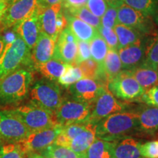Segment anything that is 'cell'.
<instances>
[{"label":"cell","mask_w":158,"mask_h":158,"mask_svg":"<svg viewBox=\"0 0 158 158\" xmlns=\"http://www.w3.org/2000/svg\"><path fill=\"white\" fill-rule=\"evenodd\" d=\"M138 134V113L135 110L114 114L97 124L96 137L107 141H116Z\"/></svg>","instance_id":"obj_1"},{"label":"cell","mask_w":158,"mask_h":158,"mask_svg":"<svg viewBox=\"0 0 158 158\" xmlns=\"http://www.w3.org/2000/svg\"><path fill=\"white\" fill-rule=\"evenodd\" d=\"M33 81L31 71L20 68L0 81V105L17 106L29 95Z\"/></svg>","instance_id":"obj_2"},{"label":"cell","mask_w":158,"mask_h":158,"mask_svg":"<svg viewBox=\"0 0 158 158\" xmlns=\"http://www.w3.org/2000/svg\"><path fill=\"white\" fill-rule=\"evenodd\" d=\"M28 96L30 103L54 114L63 99L59 84L46 78L37 81L31 85Z\"/></svg>","instance_id":"obj_3"},{"label":"cell","mask_w":158,"mask_h":158,"mask_svg":"<svg viewBox=\"0 0 158 158\" xmlns=\"http://www.w3.org/2000/svg\"><path fill=\"white\" fill-rule=\"evenodd\" d=\"M31 50L21 37L15 35L7 43L0 56V81L23 65L31 63Z\"/></svg>","instance_id":"obj_4"},{"label":"cell","mask_w":158,"mask_h":158,"mask_svg":"<svg viewBox=\"0 0 158 158\" xmlns=\"http://www.w3.org/2000/svg\"><path fill=\"white\" fill-rule=\"evenodd\" d=\"M30 133L58 125L56 116L29 102L10 108Z\"/></svg>","instance_id":"obj_5"},{"label":"cell","mask_w":158,"mask_h":158,"mask_svg":"<svg viewBox=\"0 0 158 158\" xmlns=\"http://www.w3.org/2000/svg\"><path fill=\"white\" fill-rule=\"evenodd\" d=\"M93 107L73 98H63L55 116L57 122L61 126L76 123H88L90 122Z\"/></svg>","instance_id":"obj_6"},{"label":"cell","mask_w":158,"mask_h":158,"mask_svg":"<svg viewBox=\"0 0 158 158\" xmlns=\"http://www.w3.org/2000/svg\"><path fill=\"white\" fill-rule=\"evenodd\" d=\"M37 13L40 32L56 41L60 33L68 27L62 2L45 7L37 6Z\"/></svg>","instance_id":"obj_7"},{"label":"cell","mask_w":158,"mask_h":158,"mask_svg":"<svg viewBox=\"0 0 158 158\" xmlns=\"http://www.w3.org/2000/svg\"><path fill=\"white\" fill-rule=\"evenodd\" d=\"M108 90L116 98L124 101H136L141 100L146 92L129 70H122L108 84Z\"/></svg>","instance_id":"obj_8"},{"label":"cell","mask_w":158,"mask_h":158,"mask_svg":"<svg viewBox=\"0 0 158 158\" xmlns=\"http://www.w3.org/2000/svg\"><path fill=\"white\" fill-rule=\"evenodd\" d=\"M29 133L10 108H0V144L18 143Z\"/></svg>","instance_id":"obj_9"},{"label":"cell","mask_w":158,"mask_h":158,"mask_svg":"<svg viewBox=\"0 0 158 158\" xmlns=\"http://www.w3.org/2000/svg\"><path fill=\"white\" fill-rule=\"evenodd\" d=\"M60 124L55 127L39 131L31 132L18 144L26 155L32 153H40L54 143L57 135L62 131Z\"/></svg>","instance_id":"obj_10"},{"label":"cell","mask_w":158,"mask_h":158,"mask_svg":"<svg viewBox=\"0 0 158 158\" xmlns=\"http://www.w3.org/2000/svg\"><path fill=\"white\" fill-rule=\"evenodd\" d=\"M117 23L135 29L141 35H151L154 33L151 17L143 14L124 3L117 9Z\"/></svg>","instance_id":"obj_11"},{"label":"cell","mask_w":158,"mask_h":158,"mask_svg":"<svg viewBox=\"0 0 158 158\" xmlns=\"http://www.w3.org/2000/svg\"><path fill=\"white\" fill-rule=\"evenodd\" d=\"M127 107V104L118 101L106 88L94 102L90 121L98 123L100 120L112 114L124 111Z\"/></svg>","instance_id":"obj_12"},{"label":"cell","mask_w":158,"mask_h":158,"mask_svg":"<svg viewBox=\"0 0 158 158\" xmlns=\"http://www.w3.org/2000/svg\"><path fill=\"white\" fill-rule=\"evenodd\" d=\"M37 0H17L9 5L1 25L3 29L13 28L23 20L30 17L37 10Z\"/></svg>","instance_id":"obj_13"},{"label":"cell","mask_w":158,"mask_h":158,"mask_svg":"<svg viewBox=\"0 0 158 158\" xmlns=\"http://www.w3.org/2000/svg\"><path fill=\"white\" fill-rule=\"evenodd\" d=\"M68 88L72 98L94 106L97 99L108 87L97 80L82 78Z\"/></svg>","instance_id":"obj_14"},{"label":"cell","mask_w":158,"mask_h":158,"mask_svg":"<svg viewBox=\"0 0 158 158\" xmlns=\"http://www.w3.org/2000/svg\"><path fill=\"white\" fill-rule=\"evenodd\" d=\"M77 42L78 40L67 27L59 35L53 58L65 64L74 65L77 54Z\"/></svg>","instance_id":"obj_15"},{"label":"cell","mask_w":158,"mask_h":158,"mask_svg":"<svg viewBox=\"0 0 158 158\" xmlns=\"http://www.w3.org/2000/svg\"><path fill=\"white\" fill-rule=\"evenodd\" d=\"M147 41L143 37H141L135 43L118 49L122 70H130L143 63Z\"/></svg>","instance_id":"obj_16"},{"label":"cell","mask_w":158,"mask_h":158,"mask_svg":"<svg viewBox=\"0 0 158 158\" xmlns=\"http://www.w3.org/2000/svg\"><path fill=\"white\" fill-rule=\"evenodd\" d=\"M13 30L15 35L21 37L27 47L32 50L40 35L37 9L30 17L13 27Z\"/></svg>","instance_id":"obj_17"},{"label":"cell","mask_w":158,"mask_h":158,"mask_svg":"<svg viewBox=\"0 0 158 158\" xmlns=\"http://www.w3.org/2000/svg\"><path fill=\"white\" fill-rule=\"evenodd\" d=\"M138 113V134L154 135L158 130V108L148 105L140 106Z\"/></svg>","instance_id":"obj_18"},{"label":"cell","mask_w":158,"mask_h":158,"mask_svg":"<svg viewBox=\"0 0 158 158\" xmlns=\"http://www.w3.org/2000/svg\"><path fill=\"white\" fill-rule=\"evenodd\" d=\"M56 41L40 32L36 44L31 51V63L33 67L42 64L53 58Z\"/></svg>","instance_id":"obj_19"},{"label":"cell","mask_w":158,"mask_h":158,"mask_svg":"<svg viewBox=\"0 0 158 158\" xmlns=\"http://www.w3.org/2000/svg\"><path fill=\"white\" fill-rule=\"evenodd\" d=\"M97 124L98 123L92 121L88 122L84 131L71 141L69 149L84 157L86 152L96 138Z\"/></svg>","instance_id":"obj_20"},{"label":"cell","mask_w":158,"mask_h":158,"mask_svg":"<svg viewBox=\"0 0 158 158\" xmlns=\"http://www.w3.org/2000/svg\"><path fill=\"white\" fill-rule=\"evenodd\" d=\"M64 13L68 20V27L78 40L89 43L94 37L99 35L98 29L94 28L78 18L73 16L64 12Z\"/></svg>","instance_id":"obj_21"},{"label":"cell","mask_w":158,"mask_h":158,"mask_svg":"<svg viewBox=\"0 0 158 158\" xmlns=\"http://www.w3.org/2000/svg\"><path fill=\"white\" fill-rule=\"evenodd\" d=\"M141 142L133 137H125L114 141L115 158H143L141 155Z\"/></svg>","instance_id":"obj_22"},{"label":"cell","mask_w":158,"mask_h":158,"mask_svg":"<svg viewBox=\"0 0 158 158\" xmlns=\"http://www.w3.org/2000/svg\"><path fill=\"white\" fill-rule=\"evenodd\" d=\"M129 71L145 91L158 84V71L157 69L141 64Z\"/></svg>","instance_id":"obj_23"},{"label":"cell","mask_w":158,"mask_h":158,"mask_svg":"<svg viewBox=\"0 0 158 158\" xmlns=\"http://www.w3.org/2000/svg\"><path fill=\"white\" fill-rule=\"evenodd\" d=\"M102 74L108 80H110L120 73L122 71V62L118 56V51L108 48V53L105 57L103 62L100 64Z\"/></svg>","instance_id":"obj_24"},{"label":"cell","mask_w":158,"mask_h":158,"mask_svg":"<svg viewBox=\"0 0 158 158\" xmlns=\"http://www.w3.org/2000/svg\"><path fill=\"white\" fill-rule=\"evenodd\" d=\"M84 158H115L114 141H107L97 138L86 152Z\"/></svg>","instance_id":"obj_25"},{"label":"cell","mask_w":158,"mask_h":158,"mask_svg":"<svg viewBox=\"0 0 158 158\" xmlns=\"http://www.w3.org/2000/svg\"><path fill=\"white\" fill-rule=\"evenodd\" d=\"M68 65V64H65L62 61L52 58L45 63L34 67V68L45 78L55 81L62 76Z\"/></svg>","instance_id":"obj_26"},{"label":"cell","mask_w":158,"mask_h":158,"mask_svg":"<svg viewBox=\"0 0 158 158\" xmlns=\"http://www.w3.org/2000/svg\"><path fill=\"white\" fill-rule=\"evenodd\" d=\"M114 30L118 38V49L127 46L141 37V34L138 31L120 23L115 26Z\"/></svg>","instance_id":"obj_27"},{"label":"cell","mask_w":158,"mask_h":158,"mask_svg":"<svg viewBox=\"0 0 158 158\" xmlns=\"http://www.w3.org/2000/svg\"><path fill=\"white\" fill-rule=\"evenodd\" d=\"M142 64L155 69L158 68V32H155L152 38L147 41L145 56Z\"/></svg>","instance_id":"obj_28"},{"label":"cell","mask_w":158,"mask_h":158,"mask_svg":"<svg viewBox=\"0 0 158 158\" xmlns=\"http://www.w3.org/2000/svg\"><path fill=\"white\" fill-rule=\"evenodd\" d=\"M63 11L64 13L73 15V16L78 18V19L84 21V22L88 23V24L92 26L95 29H98L101 26V20H100V18L92 14L86 6H82V7H77V8L74 9L67 10H64Z\"/></svg>","instance_id":"obj_29"},{"label":"cell","mask_w":158,"mask_h":158,"mask_svg":"<svg viewBox=\"0 0 158 158\" xmlns=\"http://www.w3.org/2000/svg\"><path fill=\"white\" fill-rule=\"evenodd\" d=\"M123 3L150 17H153L158 7V0H123Z\"/></svg>","instance_id":"obj_30"},{"label":"cell","mask_w":158,"mask_h":158,"mask_svg":"<svg viewBox=\"0 0 158 158\" xmlns=\"http://www.w3.org/2000/svg\"><path fill=\"white\" fill-rule=\"evenodd\" d=\"M39 154L47 158H84L67 147L53 143Z\"/></svg>","instance_id":"obj_31"},{"label":"cell","mask_w":158,"mask_h":158,"mask_svg":"<svg viewBox=\"0 0 158 158\" xmlns=\"http://www.w3.org/2000/svg\"><path fill=\"white\" fill-rule=\"evenodd\" d=\"M89 46L92 59L99 64H101L108 51V47L106 41L99 35L89 42Z\"/></svg>","instance_id":"obj_32"},{"label":"cell","mask_w":158,"mask_h":158,"mask_svg":"<svg viewBox=\"0 0 158 158\" xmlns=\"http://www.w3.org/2000/svg\"><path fill=\"white\" fill-rule=\"evenodd\" d=\"M82 78L84 76L80 68L77 65L68 64L62 76L58 79V83L65 87H68Z\"/></svg>","instance_id":"obj_33"},{"label":"cell","mask_w":158,"mask_h":158,"mask_svg":"<svg viewBox=\"0 0 158 158\" xmlns=\"http://www.w3.org/2000/svg\"><path fill=\"white\" fill-rule=\"evenodd\" d=\"M77 66H78L81 70L84 78L98 80L102 73L100 64L92 58L84 61Z\"/></svg>","instance_id":"obj_34"},{"label":"cell","mask_w":158,"mask_h":158,"mask_svg":"<svg viewBox=\"0 0 158 158\" xmlns=\"http://www.w3.org/2000/svg\"><path fill=\"white\" fill-rule=\"evenodd\" d=\"M17 143L2 144L0 147V158H26Z\"/></svg>","instance_id":"obj_35"},{"label":"cell","mask_w":158,"mask_h":158,"mask_svg":"<svg viewBox=\"0 0 158 158\" xmlns=\"http://www.w3.org/2000/svg\"><path fill=\"white\" fill-rule=\"evenodd\" d=\"M98 30L99 35L106 41L108 48L118 50V38L114 29H106L100 26Z\"/></svg>","instance_id":"obj_36"},{"label":"cell","mask_w":158,"mask_h":158,"mask_svg":"<svg viewBox=\"0 0 158 158\" xmlns=\"http://www.w3.org/2000/svg\"><path fill=\"white\" fill-rule=\"evenodd\" d=\"M101 26L106 29H114L117 24V8L108 6L101 18Z\"/></svg>","instance_id":"obj_37"},{"label":"cell","mask_w":158,"mask_h":158,"mask_svg":"<svg viewBox=\"0 0 158 158\" xmlns=\"http://www.w3.org/2000/svg\"><path fill=\"white\" fill-rule=\"evenodd\" d=\"M85 6L92 14L100 19L102 17L108 7L105 0H87Z\"/></svg>","instance_id":"obj_38"},{"label":"cell","mask_w":158,"mask_h":158,"mask_svg":"<svg viewBox=\"0 0 158 158\" xmlns=\"http://www.w3.org/2000/svg\"><path fill=\"white\" fill-rule=\"evenodd\" d=\"M92 58L91 57L89 43L78 40L77 42V54L74 65H78L85 60Z\"/></svg>","instance_id":"obj_39"},{"label":"cell","mask_w":158,"mask_h":158,"mask_svg":"<svg viewBox=\"0 0 158 158\" xmlns=\"http://www.w3.org/2000/svg\"><path fill=\"white\" fill-rule=\"evenodd\" d=\"M141 152L143 158H158V139L141 144Z\"/></svg>","instance_id":"obj_40"},{"label":"cell","mask_w":158,"mask_h":158,"mask_svg":"<svg viewBox=\"0 0 158 158\" xmlns=\"http://www.w3.org/2000/svg\"><path fill=\"white\" fill-rule=\"evenodd\" d=\"M87 124L88 123H76L62 126V133L66 135L72 141L75 137L84 131Z\"/></svg>","instance_id":"obj_41"},{"label":"cell","mask_w":158,"mask_h":158,"mask_svg":"<svg viewBox=\"0 0 158 158\" xmlns=\"http://www.w3.org/2000/svg\"><path fill=\"white\" fill-rule=\"evenodd\" d=\"M141 100L146 105L158 108V84L146 91Z\"/></svg>","instance_id":"obj_42"},{"label":"cell","mask_w":158,"mask_h":158,"mask_svg":"<svg viewBox=\"0 0 158 158\" xmlns=\"http://www.w3.org/2000/svg\"><path fill=\"white\" fill-rule=\"evenodd\" d=\"M86 2L87 0H62V6L67 10L85 6Z\"/></svg>","instance_id":"obj_43"},{"label":"cell","mask_w":158,"mask_h":158,"mask_svg":"<svg viewBox=\"0 0 158 158\" xmlns=\"http://www.w3.org/2000/svg\"><path fill=\"white\" fill-rule=\"evenodd\" d=\"M70 142L71 140L70 138H69L66 135H64V133H62V131H61V133L57 135L54 143L56 144L57 146H60V147L68 148L69 146H70Z\"/></svg>","instance_id":"obj_44"},{"label":"cell","mask_w":158,"mask_h":158,"mask_svg":"<svg viewBox=\"0 0 158 158\" xmlns=\"http://www.w3.org/2000/svg\"><path fill=\"white\" fill-rule=\"evenodd\" d=\"M37 2H38L39 7H45L61 3L62 0H37Z\"/></svg>","instance_id":"obj_45"},{"label":"cell","mask_w":158,"mask_h":158,"mask_svg":"<svg viewBox=\"0 0 158 158\" xmlns=\"http://www.w3.org/2000/svg\"><path fill=\"white\" fill-rule=\"evenodd\" d=\"M10 5V4L7 2H0V24H1L5 12L8 8Z\"/></svg>","instance_id":"obj_46"},{"label":"cell","mask_w":158,"mask_h":158,"mask_svg":"<svg viewBox=\"0 0 158 158\" xmlns=\"http://www.w3.org/2000/svg\"><path fill=\"white\" fill-rule=\"evenodd\" d=\"M105 2L109 7H113L117 9L122 4H123V0H105Z\"/></svg>","instance_id":"obj_47"},{"label":"cell","mask_w":158,"mask_h":158,"mask_svg":"<svg viewBox=\"0 0 158 158\" xmlns=\"http://www.w3.org/2000/svg\"><path fill=\"white\" fill-rule=\"evenodd\" d=\"M7 43H6L5 39L4 38L2 35L1 34V31H0V56L2 54L4 49L5 48V45Z\"/></svg>","instance_id":"obj_48"},{"label":"cell","mask_w":158,"mask_h":158,"mask_svg":"<svg viewBox=\"0 0 158 158\" xmlns=\"http://www.w3.org/2000/svg\"><path fill=\"white\" fill-rule=\"evenodd\" d=\"M28 158H47L43 157V155H41L39 153H32V154H29V155H27Z\"/></svg>","instance_id":"obj_49"},{"label":"cell","mask_w":158,"mask_h":158,"mask_svg":"<svg viewBox=\"0 0 158 158\" xmlns=\"http://www.w3.org/2000/svg\"><path fill=\"white\" fill-rule=\"evenodd\" d=\"M153 18H154V20H155V22L156 23V24L158 26V7L157 10L155 12V13L153 15Z\"/></svg>","instance_id":"obj_50"},{"label":"cell","mask_w":158,"mask_h":158,"mask_svg":"<svg viewBox=\"0 0 158 158\" xmlns=\"http://www.w3.org/2000/svg\"><path fill=\"white\" fill-rule=\"evenodd\" d=\"M7 2L10 4L12 3V0H0V2Z\"/></svg>","instance_id":"obj_51"},{"label":"cell","mask_w":158,"mask_h":158,"mask_svg":"<svg viewBox=\"0 0 158 158\" xmlns=\"http://www.w3.org/2000/svg\"><path fill=\"white\" fill-rule=\"evenodd\" d=\"M15 1H17V0H12V3L14 2H15Z\"/></svg>","instance_id":"obj_52"},{"label":"cell","mask_w":158,"mask_h":158,"mask_svg":"<svg viewBox=\"0 0 158 158\" xmlns=\"http://www.w3.org/2000/svg\"><path fill=\"white\" fill-rule=\"evenodd\" d=\"M157 71H158V68H157Z\"/></svg>","instance_id":"obj_53"}]
</instances>
